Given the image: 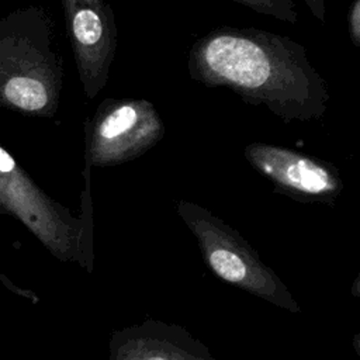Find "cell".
I'll return each mask as SVG.
<instances>
[{
    "mask_svg": "<svg viewBox=\"0 0 360 360\" xmlns=\"http://www.w3.org/2000/svg\"><path fill=\"white\" fill-rule=\"evenodd\" d=\"M349 37L353 45L360 46V0H353L347 13Z\"/></svg>",
    "mask_w": 360,
    "mask_h": 360,
    "instance_id": "30bf717a",
    "label": "cell"
},
{
    "mask_svg": "<svg viewBox=\"0 0 360 360\" xmlns=\"http://www.w3.org/2000/svg\"><path fill=\"white\" fill-rule=\"evenodd\" d=\"M62 77L52 22L41 7L28 6L0 17V107L53 117Z\"/></svg>",
    "mask_w": 360,
    "mask_h": 360,
    "instance_id": "7a4b0ae2",
    "label": "cell"
},
{
    "mask_svg": "<svg viewBox=\"0 0 360 360\" xmlns=\"http://www.w3.org/2000/svg\"><path fill=\"white\" fill-rule=\"evenodd\" d=\"M176 211L194 235L205 266L218 278L291 314H301L287 285L235 228L193 201L179 200Z\"/></svg>",
    "mask_w": 360,
    "mask_h": 360,
    "instance_id": "3957f363",
    "label": "cell"
},
{
    "mask_svg": "<svg viewBox=\"0 0 360 360\" xmlns=\"http://www.w3.org/2000/svg\"><path fill=\"white\" fill-rule=\"evenodd\" d=\"M0 214L21 221L59 260L91 271V232L84 219L52 200L0 146Z\"/></svg>",
    "mask_w": 360,
    "mask_h": 360,
    "instance_id": "277c9868",
    "label": "cell"
},
{
    "mask_svg": "<svg viewBox=\"0 0 360 360\" xmlns=\"http://www.w3.org/2000/svg\"><path fill=\"white\" fill-rule=\"evenodd\" d=\"M350 292H352V295H353V297L360 298V271H359L357 277L354 278V281H353V284H352V290H350Z\"/></svg>",
    "mask_w": 360,
    "mask_h": 360,
    "instance_id": "7c38bea8",
    "label": "cell"
},
{
    "mask_svg": "<svg viewBox=\"0 0 360 360\" xmlns=\"http://www.w3.org/2000/svg\"><path fill=\"white\" fill-rule=\"evenodd\" d=\"M62 7L80 83L94 98L108 80L117 49L112 8L104 0H62Z\"/></svg>",
    "mask_w": 360,
    "mask_h": 360,
    "instance_id": "52a82bcc",
    "label": "cell"
},
{
    "mask_svg": "<svg viewBox=\"0 0 360 360\" xmlns=\"http://www.w3.org/2000/svg\"><path fill=\"white\" fill-rule=\"evenodd\" d=\"M108 360H217L186 328L158 319L112 332Z\"/></svg>",
    "mask_w": 360,
    "mask_h": 360,
    "instance_id": "ba28073f",
    "label": "cell"
},
{
    "mask_svg": "<svg viewBox=\"0 0 360 360\" xmlns=\"http://www.w3.org/2000/svg\"><path fill=\"white\" fill-rule=\"evenodd\" d=\"M259 14L269 15L284 22H298V11L294 0H231Z\"/></svg>",
    "mask_w": 360,
    "mask_h": 360,
    "instance_id": "9c48e42d",
    "label": "cell"
},
{
    "mask_svg": "<svg viewBox=\"0 0 360 360\" xmlns=\"http://www.w3.org/2000/svg\"><path fill=\"white\" fill-rule=\"evenodd\" d=\"M309 10V13L321 22H325V15H326V7H325V0H302Z\"/></svg>",
    "mask_w": 360,
    "mask_h": 360,
    "instance_id": "8fae6325",
    "label": "cell"
},
{
    "mask_svg": "<svg viewBox=\"0 0 360 360\" xmlns=\"http://www.w3.org/2000/svg\"><path fill=\"white\" fill-rule=\"evenodd\" d=\"M352 345H353L354 352H356L357 356L360 357V332L356 333V335L352 338Z\"/></svg>",
    "mask_w": 360,
    "mask_h": 360,
    "instance_id": "4fadbf2b",
    "label": "cell"
},
{
    "mask_svg": "<svg viewBox=\"0 0 360 360\" xmlns=\"http://www.w3.org/2000/svg\"><path fill=\"white\" fill-rule=\"evenodd\" d=\"M248 163L274 188L300 202L332 205L343 190L339 169L328 160L267 142H250L243 148Z\"/></svg>",
    "mask_w": 360,
    "mask_h": 360,
    "instance_id": "8992f818",
    "label": "cell"
},
{
    "mask_svg": "<svg viewBox=\"0 0 360 360\" xmlns=\"http://www.w3.org/2000/svg\"><path fill=\"white\" fill-rule=\"evenodd\" d=\"M188 76L205 87H226L283 121L321 120L329 90L290 37L255 27L221 25L198 38L187 56Z\"/></svg>",
    "mask_w": 360,
    "mask_h": 360,
    "instance_id": "6da1fadb",
    "label": "cell"
},
{
    "mask_svg": "<svg viewBox=\"0 0 360 360\" xmlns=\"http://www.w3.org/2000/svg\"><path fill=\"white\" fill-rule=\"evenodd\" d=\"M156 107L145 98H107L87 128L86 159L97 167L134 160L165 135Z\"/></svg>",
    "mask_w": 360,
    "mask_h": 360,
    "instance_id": "5b68a950",
    "label": "cell"
}]
</instances>
